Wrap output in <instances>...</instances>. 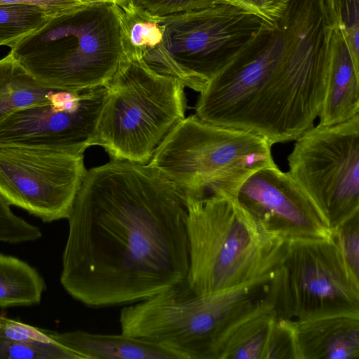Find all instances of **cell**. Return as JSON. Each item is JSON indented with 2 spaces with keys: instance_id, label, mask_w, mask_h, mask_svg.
Returning a JSON list of instances; mask_svg holds the SVG:
<instances>
[{
  "instance_id": "10",
  "label": "cell",
  "mask_w": 359,
  "mask_h": 359,
  "mask_svg": "<svg viewBox=\"0 0 359 359\" xmlns=\"http://www.w3.org/2000/svg\"><path fill=\"white\" fill-rule=\"evenodd\" d=\"M282 269L292 319L359 313V277L346 263L334 233L288 239Z\"/></svg>"
},
{
  "instance_id": "11",
  "label": "cell",
  "mask_w": 359,
  "mask_h": 359,
  "mask_svg": "<svg viewBox=\"0 0 359 359\" xmlns=\"http://www.w3.org/2000/svg\"><path fill=\"white\" fill-rule=\"evenodd\" d=\"M86 171L83 154L0 147V194L44 222L67 219Z\"/></svg>"
},
{
  "instance_id": "3",
  "label": "cell",
  "mask_w": 359,
  "mask_h": 359,
  "mask_svg": "<svg viewBox=\"0 0 359 359\" xmlns=\"http://www.w3.org/2000/svg\"><path fill=\"white\" fill-rule=\"evenodd\" d=\"M187 281L197 294L233 287L278 269L287 240L265 229L235 198L184 195Z\"/></svg>"
},
{
  "instance_id": "28",
  "label": "cell",
  "mask_w": 359,
  "mask_h": 359,
  "mask_svg": "<svg viewBox=\"0 0 359 359\" xmlns=\"http://www.w3.org/2000/svg\"><path fill=\"white\" fill-rule=\"evenodd\" d=\"M289 0H222L248 11L269 23H273L284 13Z\"/></svg>"
},
{
  "instance_id": "29",
  "label": "cell",
  "mask_w": 359,
  "mask_h": 359,
  "mask_svg": "<svg viewBox=\"0 0 359 359\" xmlns=\"http://www.w3.org/2000/svg\"><path fill=\"white\" fill-rule=\"evenodd\" d=\"M85 3L83 0H0V4H27L39 6L53 16L73 10Z\"/></svg>"
},
{
  "instance_id": "23",
  "label": "cell",
  "mask_w": 359,
  "mask_h": 359,
  "mask_svg": "<svg viewBox=\"0 0 359 359\" xmlns=\"http://www.w3.org/2000/svg\"><path fill=\"white\" fill-rule=\"evenodd\" d=\"M330 3L336 26L359 70V0H330Z\"/></svg>"
},
{
  "instance_id": "8",
  "label": "cell",
  "mask_w": 359,
  "mask_h": 359,
  "mask_svg": "<svg viewBox=\"0 0 359 359\" xmlns=\"http://www.w3.org/2000/svg\"><path fill=\"white\" fill-rule=\"evenodd\" d=\"M163 40L142 60L158 73L201 93L254 38L264 23L237 6L207 8L158 18Z\"/></svg>"
},
{
  "instance_id": "27",
  "label": "cell",
  "mask_w": 359,
  "mask_h": 359,
  "mask_svg": "<svg viewBox=\"0 0 359 359\" xmlns=\"http://www.w3.org/2000/svg\"><path fill=\"white\" fill-rule=\"evenodd\" d=\"M0 336L22 341L51 342L50 331L0 316Z\"/></svg>"
},
{
  "instance_id": "17",
  "label": "cell",
  "mask_w": 359,
  "mask_h": 359,
  "mask_svg": "<svg viewBox=\"0 0 359 359\" xmlns=\"http://www.w3.org/2000/svg\"><path fill=\"white\" fill-rule=\"evenodd\" d=\"M50 337L81 359H180L166 348L122 332L102 334L81 330L50 331Z\"/></svg>"
},
{
  "instance_id": "5",
  "label": "cell",
  "mask_w": 359,
  "mask_h": 359,
  "mask_svg": "<svg viewBox=\"0 0 359 359\" xmlns=\"http://www.w3.org/2000/svg\"><path fill=\"white\" fill-rule=\"evenodd\" d=\"M274 273L197 294L187 278L120 312L123 334L169 349L180 359H216L232 328L269 289Z\"/></svg>"
},
{
  "instance_id": "7",
  "label": "cell",
  "mask_w": 359,
  "mask_h": 359,
  "mask_svg": "<svg viewBox=\"0 0 359 359\" xmlns=\"http://www.w3.org/2000/svg\"><path fill=\"white\" fill-rule=\"evenodd\" d=\"M105 87L92 146L103 147L111 159L147 164L185 117V86L153 70L142 59L127 57Z\"/></svg>"
},
{
  "instance_id": "1",
  "label": "cell",
  "mask_w": 359,
  "mask_h": 359,
  "mask_svg": "<svg viewBox=\"0 0 359 359\" xmlns=\"http://www.w3.org/2000/svg\"><path fill=\"white\" fill-rule=\"evenodd\" d=\"M67 219L60 283L86 306L133 304L187 278L184 196L148 164L87 170Z\"/></svg>"
},
{
  "instance_id": "20",
  "label": "cell",
  "mask_w": 359,
  "mask_h": 359,
  "mask_svg": "<svg viewBox=\"0 0 359 359\" xmlns=\"http://www.w3.org/2000/svg\"><path fill=\"white\" fill-rule=\"evenodd\" d=\"M121 8L123 43L127 57L142 59L163 40V29L154 18L128 4Z\"/></svg>"
},
{
  "instance_id": "25",
  "label": "cell",
  "mask_w": 359,
  "mask_h": 359,
  "mask_svg": "<svg viewBox=\"0 0 359 359\" xmlns=\"http://www.w3.org/2000/svg\"><path fill=\"white\" fill-rule=\"evenodd\" d=\"M222 0H131L130 4L147 15L161 18L221 4Z\"/></svg>"
},
{
  "instance_id": "4",
  "label": "cell",
  "mask_w": 359,
  "mask_h": 359,
  "mask_svg": "<svg viewBox=\"0 0 359 359\" xmlns=\"http://www.w3.org/2000/svg\"><path fill=\"white\" fill-rule=\"evenodd\" d=\"M10 52L49 88L80 91L105 86L127 58L121 8L107 2L84 4L52 17Z\"/></svg>"
},
{
  "instance_id": "18",
  "label": "cell",
  "mask_w": 359,
  "mask_h": 359,
  "mask_svg": "<svg viewBox=\"0 0 359 359\" xmlns=\"http://www.w3.org/2000/svg\"><path fill=\"white\" fill-rule=\"evenodd\" d=\"M63 91L39 82L11 52L0 59V122L19 110L49 102Z\"/></svg>"
},
{
  "instance_id": "22",
  "label": "cell",
  "mask_w": 359,
  "mask_h": 359,
  "mask_svg": "<svg viewBox=\"0 0 359 359\" xmlns=\"http://www.w3.org/2000/svg\"><path fill=\"white\" fill-rule=\"evenodd\" d=\"M0 359H81L55 341H22L0 336Z\"/></svg>"
},
{
  "instance_id": "12",
  "label": "cell",
  "mask_w": 359,
  "mask_h": 359,
  "mask_svg": "<svg viewBox=\"0 0 359 359\" xmlns=\"http://www.w3.org/2000/svg\"><path fill=\"white\" fill-rule=\"evenodd\" d=\"M107 88L64 90L55 100L19 110L0 122V147L83 154L92 146Z\"/></svg>"
},
{
  "instance_id": "30",
  "label": "cell",
  "mask_w": 359,
  "mask_h": 359,
  "mask_svg": "<svg viewBox=\"0 0 359 359\" xmlns=\"http://www.w3.org/2000/svg\"><path fill=\"white\" fill-rule=\"evenodd\" d=\"M86 3H100V2H107L116 4L119 6H123L128 3L131 0H83Z\"/></svg>"
},
{
  "instance_id": "14",
  "label": "cell",
  "mask_w": 359,
  "mask_h": 359,
  "mask_svg": "<svg viewBox=\"0 0 359 359\" xmlns=\"http://www.w3.org/2000/svg\"><path fill=\"white\" fill-rule=\"evenodd\" d=\"M277 289L268 291L223 340L216 359H299L294 320L277 310Z\"/></svg>"
},
{
  "instance_id": "19",
  "label": "cell",
  "mask_w": 359,
  "mask_h": 359,
  "mask_svg": "<svg viewBox=\"0 0 359 359\" xmlns=\"http://www.w3.org/2000/svg\"><path fill=\"white\" fill-rule=\"evenodd\" d=\"M45 289L44 280L34 268L0 253V307L38 304Z\"/></svg>"
},
{
  "instance_id": "9",
  "label": "cell",
  "mask_w": 359,
  "mask_h": 359,
  "mask_svg": "<svg viewBox=\"0 0 359 359\" xmlns=\"http://www.w3.org/2000/svg\"><path fill=\"white\" fill-rule=\"evenodd\" d=\"M289 174L333 231L359 212V114L295 140Z\"/></svg>"
},
{
  "instance_id": "21",
  "label": "cell",
  "mask_w": 359,
  "mask_h": 359,
  "mask_svg": "<svg viewBox=\"0 0 359 359\" xmlns=\"http://www.w3.org/2000/svg\"><path fill=\"white\" fill-rule=\"evenodd\" d=\"M52 17L34 5L0 4V46L11 48L39 29Z\"/></svg>"
},
{
  "instance_id": "13",
  "label": "cell",
  "mask_w": 359,
  "mask_h": 359,
  "mask_svg": "<svg viewBox=\"0 0 359 359\" xmlns=\"http://www.w3.org/2000/svg\"><path fill=\"white\" fill-rule=\"evenodd\" d=\"M235 198L265 229L287 240L333 233L305 192L276 164L250 175Z\"/></svg>"
},
{
  "instance_id": "15",
  "label": "cell",
  "mask_w": 359,
  "mask_h": 359,
  "mask_svg": "<svg viewBox=\"0 0 359 359\" xmlns=\"http://www.w3.org/2000/svg\"><path fill=\"white\" fill-rule=\"evenodd\" d=\"M299 359H359V313L294 320Z\"/></svg>"
},
{
  "instance_id": "16",
  "label": "cell",
  "mask_w": 359,
  "mask_h": 359,
  "mask_svg": "<svg viewBox=\"0 0 359 359\" xmlns=\"http://www.w3.org/2000/svg\"><path fill=\"white\" fill-rule=\"evenodd\" d=\"M359 114V70L341 30L334 27L325 93L319 124L332 126Z\"/></svg>"
},
{
  "instance_id": "2",
  "label": "cell",
  "mask_w": 359,
  "mask_h": 359,
  "mask_svg": "<svg viewBox=\"0 0 359 359\" xmlns=\"http://www.w3.org/2000/svg\"><path fill=\"white\" fill-rule=\"evenodd\" d=\"M335 21L330 0H289L200 93L196 116L256 133L295 140L313 126L323 104Z\"/></svg>"
},
{
  "instance_id": "6",
  "label": "cell",
  "mask_w": 359,
  "mask_h": 359,
  "mask_svg": "<svg viewBox=\"0 0 359 359\" xmlns=\"http://www.w3.org/2000/svg\"><path fill=\"white\" fill-rule=\"evenodd\" d=\"M271 147L256 133L191 115L172 128L147 164L184 195L236 198L250 175L276 165Z\"/></svg>"
},
{
  "instance_id": "24",
  "label": "cell",
  "mask_w": 359,
  "mask_h": 359,
  "mask_svg": "<svg viewBox=\"0 0 359 359\" xmlns=\"http://www.w3.org/2000/svg\"><path fill=\"white\" fill-rule=\"evenodd\" d=\"M10 205L0 194V242L20 243L39 239L40 229L15 215Z\"/></svg>"
},
{
  "instance_id": "26",
  "label": "cell",
  "mask_w": 359,
  "mask_h": 359,
  "mask_svg": "<svg viewBox=\"0 0 359 359\" xmlns=\"http://www.w3.org/2000/svg\"><path fill=\"white\" fill-rule=\"evenodd\" d=\"M332 232L346 263L359 277V212L343 222Z\"/></svg>"
}]
</instances>
